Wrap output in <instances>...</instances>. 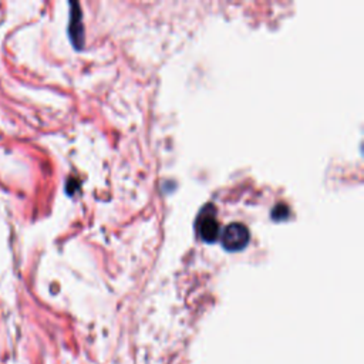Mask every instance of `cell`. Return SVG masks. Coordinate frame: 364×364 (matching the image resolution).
I'll use <instances>...</instances> for the list:
<instances>
[{
    "instance_id": "6da1fadb",
    "label": "cell",
    "mask_w": 364,
    "mask_h": 364,
    "mask_svg": "<svg viewBox=\"0 0 364 364\" xmlns=\"http://www.w3.org/2000/svg\"><path fill=\"white\" fill-rule=\"evenodd\" d=\"M250 239V234L246 225L242 222H232L229 223L220 235V243L228 252H238L247 246Z\"/></svg>"
},
{
    "instance_id": "7a4b0ae2",
    "label": "cell",
    "mask_w": 364,
    "mask_h": 364,
    "mask_svg": "<svg viewBox=\"0 0 364 364\" xmlns=\"http://www.w3.org/2000/svg\"><path fill=\"white\" fill-rule=\"evenodd\" d=\"M197 229L201 239L206 243H213L215 241H218L219 223L215 218V211L212 206H206L202 209L197 220Z\"/></svg>"
},
{
    "instance_id": "3957f363",
    "label": "cell",
    "mask_w": 364,
    "mask_h": 364,
    "mask_svg": "<svg viewBox=\"0 0 364 364\" xmlns=\"http://www.w3.org/2000/svg\"><path fill=\"white\" fill-rule=\"evenodd\" d=\"M71 19H70V37L71 41L74 43L76 47H81L82 46V23H81V10H78V5L77 3H71Z\"/></svg>"
}]
</instances>
